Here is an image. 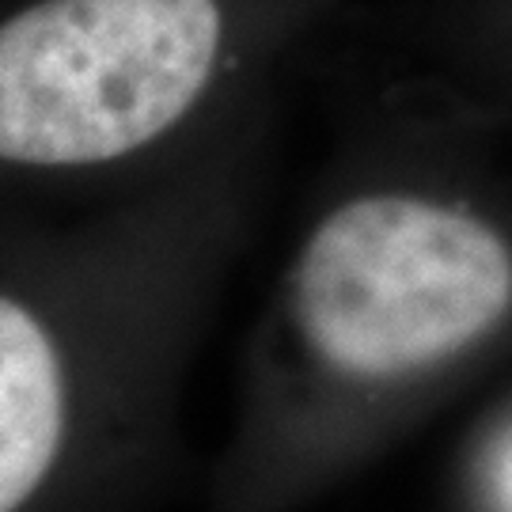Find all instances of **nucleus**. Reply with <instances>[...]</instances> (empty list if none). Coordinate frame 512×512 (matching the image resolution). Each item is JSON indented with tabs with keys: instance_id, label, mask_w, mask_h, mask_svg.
I'll return each instance as SVG.
<instances>
[{
	"instance_id": "nucleus-2",
	"label": "nucleus",
	"mask_w": 512,
	"mask_h": 512,
	"mask_svg": "<svg viewBox=\"0 0 512 512\" xmlns=\"http://www.w3.org/2000/svg\"><path fill=\"white\" fill-rule=\"evenodd\" d=\"M509 323V220L425 175L346 186L285 277L293 342L349 384H399L456 365Z\"/></svg>"
},
{
	"instance_id": "nucleus-4",
	"label": "nucleus",
	"mask_w": 512,
	"mask_h": 512,
	"mask_svg": "<svg viewBox=\"0 0 512 512\" xmlns=\"http://www.w3.org/2000/svg\"><path fill=\"white\" fill-rule=\"evenodd\" d=\"M69 421V357L46 304L0 281V512L46 482Z\"/></svg>"
},
{
	"instance_id": "nucleus-1",
	"label": "nucleus",
	"mask_w": 512,
	"mask_h": 512,
	"mask_svg": "<svg viewBox=\"0 0 512 512\" xmlns=\"http://www.w3.org/2000/svg\"><path fill=\"white\" fill-rule=\"evenodd\" d=\"M349 0H0V171L80 179L205 145Z\"/></svg>"
},
{
	"instance_id": "nucleus-3",
	"label": "nucleus",
	"mask_w": 512,
	"mask_h": 512,
	"mask_svg": "<svg viewBox=\"0 0 512 512\" xmlns=\"http://www.w3.org/2000/svg\"><path fill=\"white\" fill-rule=\"evenodd\" d=\"M361 99L478 133L512 126V0H403L368 31Z\"/></svg>"
}]
</instances>
